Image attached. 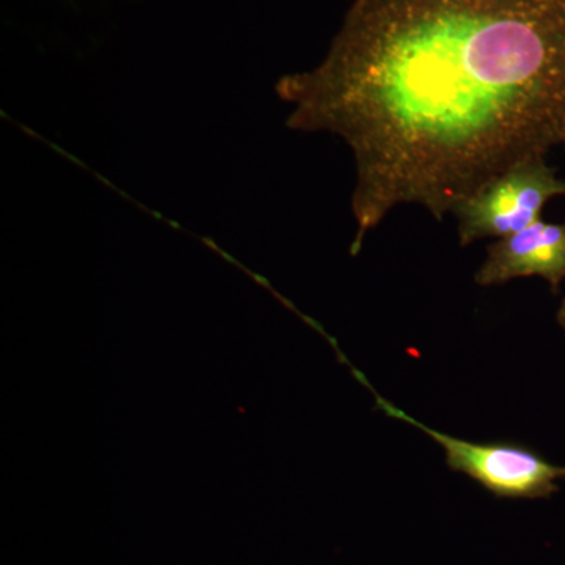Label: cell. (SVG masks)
<instances>
[{
	"mask_svg": "<svg viewBox=\"0 0 565 565\" xmlns=\"http://www.w3.org/2000/svg\"><path fill=\"white\" fill-rule=\"evenodd\" d=\"M277 93L289 128L352 150L356 255L396 207L441 221L565 148V0H353L321 65Z\"/></svg>",
	"mask_w": 565,
	"mask_h": 565,
	"instance_id": "obj_1",
	"label": "cell"
},
{
	"mask_svg": "<svg viewBox=\"0 0 565 565\" xmlns=\"http://www.w3.org/2000/svg\"><path fill=\"white\" fill-rule=\"evenodd\" d=\"M565 195V181L545 158L516 163L457 204L460 245L494 237L504 239L542 221L545 204Z\"/></svg>",
	"mask_w": 565,
	"mask_h": 565,
	"instance_id": "obj_2",
	"label": "cell"
},
{
	"mask_svg": "<svg viewBox=\"0 0 565 565\" xmlns=\"http://www.w3.org/2000/svg\"><path fill=\"white\" fill-rule=\"evenodd\" d=\"M375 401L385 415L412 424L430 435L444 448L446 463L451 470L470 476L494 497L527 500L546 498L557 492V481L565 479V467L548 462L525 446L460 440L424 426L377 394Z\"/></svg>",
	"mask_w": 565,
	"mask_h": 565,
	"instance_id": "obj_3",
	"label": "cell"
},
{
	"mask_svg": "<svg viewBox=\"0 0 565 565\" xmlns=\"http://www.w3.org/2000/svg\"><path fill=\"white\" fill-rule=\"evenodd\" d=\"M541 277L553 289L565 280V223L535 222L523 232L490 245L475 275L481 286L503 285L515 278Z\"/></svg>",
	"mask_w": 565,
	"mask_h": 565,
	"instance_id": "obj_4",
	"label": "cell"
},
{
	"mask_svg": "<svg viewBox=\"0 0 565 565\" xmlns=\"http://www.w3.org/2000/svg\"><path fill=\"white\" fill-rule=\"evenodd\" d=\"M557 322L565 330V297L563 303H561L559 311H557Z\"/></svg>",
	"mask_w": 565,
	"mask_h": 565,
	"instance_id": "obj_5",
	"label": "cell"
}]
</instances>
